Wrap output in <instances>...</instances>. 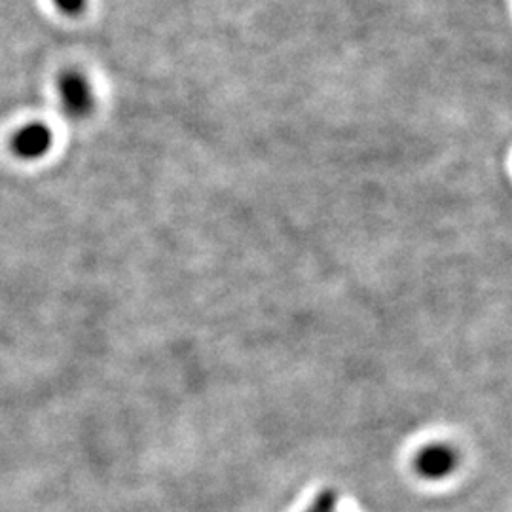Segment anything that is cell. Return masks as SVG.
I'll return each instance as SVG.
<instances>
[{
    "label": "cell",
    "instance_id": "1",
    "mask_svg": "<svg viewBox=\"0 0 512 512\" xmlns=\"http://www.w3.org/2000/svg\"><path fill=\"white\" fill-rule=\"evenodd\" d=\"M59 95L61 105L74 120L90 116L95 105L92 84L88 78L78 71H67L59 76Z\"/></svg>",
    "mask_w": 512,
    "mask_h": 512
},
{
    "label": "cell",
    "instance_id": "2",
    "mask_svg": "<svg viewBox=\"0 0 512 512\" xmlns=\"http://www.w3.org/2000/svg\"><path fill=\"white\" fill-rule=\"evenodd\" d=\"M414 467L427 480H442L458 467V454L448 444H429L418 452Z\"/></svg>",
    "mask_w": 512,
    "mask_h": 512
},
{
    "label": "cell",
    "instance_id": "3",
    "mask_svg": "<svg viewBox=\"0 0 512 512\" xmlns=\"http://www.w3.org/2000/svg\"><path fill=\"white\" fill-rule=\"evenodd\" d=\"M54 135L44 124H29L19 129L12 139V148L23 160H37L40 156L48 154L52 148Z\"/></svg>",
    "mask_w": 512,
    "mask_h": 512
},
{
    "label": "cell",
    "instance_id": "4",
    "mask_svg": "<svg viewBox=\"0 0 512 512\" xmlns=\"http://www.w3.org/2000/svg\"><path fill=\"white\" fill-rule=\"evenodd\" d=\"M308 512H338V495L334 490H323L313 499Z\"/></svg>",
    "mask_w": 512,
    "mask_h": 512
},
{
    "label": "cell",
    "instance_id": "5",
    "mask_svg": "<svg viewBox=\"0 0 512 512\" xmlns=\"http://www.w3.org/2000/svg\"><path fill=\"white\" fill-rule=\"evenodd\" d=\"M55 8L65 16H78L86 8V0H54Z\"/></svg>",
    "mask_w": 512,
    "mask_h": 512
}]
</instances>
